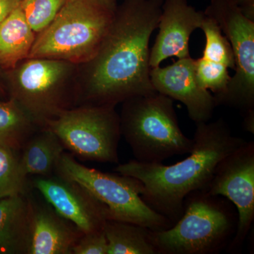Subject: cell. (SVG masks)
Masks as SVG:
<instances>
[{"instance_id":"obj_1","label":"cell","mask_w":254,"mask_h":254,"mask_svg":"<svg viewBox=\"0 0 254 254\" xmlns=\"http://www.w3.org/2000/svg\"><path fill=\"white\" fill-rule=\"evenodd\" d=\"M164 0H123L94 58L78 65L77 105H113L155 92L150 81V37Z\"/></svg>"},{"instance_id":"obj_2","label":"cell","mask_w":254,"mask_h":254,"mask_svg":"<svg viewBox=\"0 0 254 254\" xmlns=\"http://www.w3.org/2000/svg\"><path fill=\"white\" fill-rule=\"evenodd\" d=\"M193 145L188 156L172 165L130 160L115 172L141 182V194L150 208L175 224L181 218L185 198L191 192L205 190L218 163L247 141L233 136L220 118L213 123L196 124Z\"/></svg>"},{"instance_id":"obj_3","label":"cell","mask_w":254,"mask_h":254,"mask_svg":"<svg viewBox=\"0 0 254 254\" xmlns=\"http://www.w3.org/2000/svg\"><path fill=\"white\" fill-rule=\"evenodd\" d=\"M78 64L29 58L0 69L7 98L14 100L40 128L77 105Z\"/></svg>"},{"instance_id":"obj_4","label":"cell","mask_w":254,"mask_h":254,"mask_svg":"<svg viewBox=\"0 0 254 254\" xmlns=\"http://www.w3.org/2000/svg\"><path fill=\"white\" fill-rule=\"evenodd\" d=\"M118 0H67L49 26L36 35L29 58L83 64L99 51L113 25Z\"/></svg>"},{"instance_id":"obj_5","label":"cell","mask_w":254,"mask_h":254,"mask_svg":"<svg viewBox=\"0 0 254 254\" xmlns=\"http://www.w3.org/2000/svg\"><path fill=\"white\" fill-rule=\"evenodd\" d=\"M122 103L119 114L121 134L135 160L161 163L175 155L190 153L193 138L182 132L173 99L155 91L135 95Z\"/></svg>"},{"instance_id":"obj_6","label":"cell","mask_w":254,"mask_h":254,"mask_svg":"<svg viewBox=\"0 0 254 254\" xmlns=\"http://www.w3.org/2000/svg\"><path fill=\"white\" fill-rule=\"evenodd\" d=\"M229 202L204 190L185 198L181 218L167 230H150L157 254H214L229 245L237 226Z\"/></svg>"},{"instance_id":"obj_7","label":"cell","mask_w":254,"mask_h":254,"mask_svg":"<svg viewBox=\"0 0 254 254\" xmlns=\"http://www.w3.org/2000/svg\"><path fill=\"white\" fill-rule=\"evenodd\" d=\"M55 174L85 187L108 208L109 220L136 224L153 231L167 230L173 225L142 199L143 186L136 179L87 168L65 152Z\"/></svg>"},{"instance_id":"obj_8","label":"cell","mask_w":254,"mask_h":254,"mask_svg":"<svg viewBox=\"0 0 254 254\" xmlns=\"http://www.w3.org/2000/svg\"><path fill=\"white\" fill-rule=\"evenodd\" d=\"M113 105H79L50 120L43 128L53 132L65 149L88 161L118 163L121 138L120 115Z\"/></svg>"},{"instance_id":"obj_9","label":"cell","mask_w":254,"mask_h":254,"mask_svg":"<svg viewBox=\"0 0 254 254\" xmlns=\"http://www.w3.org/2000/svg\"><path fill=\"white\" fill-rule=\"evenodd\" d=\"M204 14L213 18L231 45L235 74L227 91L215 98L243 113H254V20L247 18L231 0H210Z\"/></svg>"},{"instance_id":"obj_10","label":"cell","mask_w":254,"mask_h":254,"mask_svg":"<svg viewBox=\"0 0 254 254\" xmlns=\"http://www.w3.org/2000/svg\"><path fill=\"white\" fill-rule=\"evenodd\" d=\"M204 190L236 207L238 221L228 250L241 252L254 220V142H246L222 159Z\"/></svg>"},{"instance_id":"obj_11","label":"cell","mask_w":254,"mask_h":254,"mask_svg":"<svg viewBox=\"0 0 254 254\" xmlns=\"http://www.w3.org/2000/svg\"><path fill=\"white\" fill-rule=\"evenodd\" d=\"M32 185L47 203L83 234L103 230L109 220L108 208L76 182L55 174L37 176Z\"/></svg>"},{"instance_id":"obj_12","label":"cell","mask_w":254,"mask_h":254,"mask_svg":"<svg viewBox=\"0 0 254 254\" xmlns=\"http://www.w3.org/2000/svg\"><path fill=\"white\" fill-rule=\"evenodd\" d=\"M150 78L155 91L186 106L189 118L195 125L208 123L213 117L216 102L213 95L198 83L191 57L179 59L165 67L152 68Z\"/></svg>"},{"instance_id":"obj_13","label":"cell","mask_w":254,"mask_h":254,"mask_svg":"<svg viewBox=\"0 0 254 254\" xmlns=\"http://www.w3.org/2000/svg\"><path fill=\"white\" fill-rule=\"evenodd\" d=\"M204 17V11L195 9L187 0H164L158 36L150 50V68L160 66L172 57L179 59L190 57V37L200 28Z\"/></svg>"},{"instance_id":"obj_14","label":"cell","mask_w":254,"mask_h":254,"mask_svg":"<svg viewBox=\"0 0 254 254\" xmlns=\"http://www.w3.org/2000/svg\"><path fill=\"white\" fill-rule=\"evenodd\" d=\"M31 200V244L28 254H72L73 247L83 232L49 203Z\"/></svg>"},{"instance_id":"obj_15","label":"cell","mask_w":254,"mask_h":254,"mask_svg":"<svg viewBox=\"0 0 254 254\" xmlns=\"http://www.w3.org/2000/svg\"><path fill=\"white\" fill-rule=\"evenodd\" d=\"M31 210L27 194L0 198V254H28Z\"/></svg>"},{"instance_id":"obj_16","label":"cell","mask_w":254,"mask_h":254,"mask_svg":"<svg viewBox=\"0 0 254 254\" xmlns=\"http://www.w3.org/2000/svg\"><path fill=\"white\" fill-rule=\"evenodd\" d=\"M36 33L21 6L0 23V69H9L29 57Z\"/></svg>"},{"instance_id":"obj_17","label":"cell","mask_w":254,"mask_h":254,"mask_svg":"<svg viewBox=\"0 0 254 254\" xmlns=\"http://www.w3.org/2000/svg\"><path fill=\"white\" fill-rule=\"evenodd\" d=\"M64 147L60 138L47 128H41L23 145L20 163L27 176L48 177L55 173V169Z\"/></svg>"},{"instance_id":"obj_18","label":"cell","mask_w":254,"mask_h":254,"mask_svg":"<svg viewBox=\"0 0 254 254\" xmlns=\"http://www.w3.org/2000/svg\"><path fill=\"white\" fill-rule=\"evenodd\" d=\"M103 230L108 240V254H157L147 227L108 220Z\"/></svg>"},{"instance_id":"obj_19","label":"cell","mask_w":254,"mask_h":254,"mask_svg":"<svg viewBox=\"0 0 254 254\" xmlns=\"http://www.w3.org/2000/svg\"><path fill=\"white\" fill-rule=\"evenodd\" d=\"M40 128L14 100H0L1 146L20 151Z\"/></svg>"},{"instance_id":"obj_20","label":"cell","mask_w":254,"mask_h":254,"mask_svg":"<svg viewBox=\"0 0 254 254\" xmlns=\"http://www.w3.org/2000/svg\"><path fill=\"white\" fill-rule=\"evenodd\" d=\"M27 193L28 176L18 151L0 145V198Z\"/></svg>"},{"instance_id":"obj_21","label":"cell","mask_w":254,"mask_h":254,"mask_svg":"<svg viewBox=\"0 0 254 254\" xmlns=\"http://www.w3.org/2000/svg\"><path fill=\"white\" fill-rule=\"evenodd\" d=\"M200 28L204 33L205 38L202 58L235 69V58L231 45L226 36L223 35L216 21L205 14Z\"/></svg>"},{"instance_id":"obj_22","label":"cell","mask_w":254,"mask_h":254,"mask_svg":"<svg viewBox=\"0 0 254 254\" xmlns=\"http://www.w3.org/2000/svg\"><path fill=\"white\" fill-rule=\"evenodd\" d=\"M67 0H21V6L26 21L37 34L53 22Z\"/></svg>"},{"instance_id":"obj_23","label":"cell","mask_w":254,"mask_h":254,"mask_svg":"<svg viewBox=\"0 0 254 254\" xmlns=\"http://www.w3.org/2000/svg\"><path fill=\"white\" fill-rule=\"evenodd\" d=\"M195 68L198 83L212 91L214 98H218L226 92L231 78L226 66L200 58L195 60Z\"/></svg>"},{"instance_id":"obj_24","label":"cell","mask_w":254,"mask_h":254,"mask_svg":"<svg viewBox=\"0 0 254 254\" xmlns=\"http://www.w3.org/2000/svg\"><path fill=\"white\" fill-rule=\"evenodd\" d=\"M104 230L83 234L72 249L73 254H108Z\"/></svg>"},{"instance_id":"obj_25","label":"cell","mask_w":254,"mask_h":254,"mask_svg":"<svg viewBox=\"0 0 254 254\" xmlns=\"http://www.w3.org/2000/svg\"><path fill=\"white\" fill-rule=\"evenodd\" d=\"M21 1V0H0V23L17 9Z\"/></svg>"},{"instance_id":"obj_26","label":"cell","mask_w":254,"mask_h":254,"mask_svg":"<svg viewBox=\"0 0 254 254\" xmlns=\"http://www.w3.org/2000/svg\"><path fill=\"white\" fill-rule=\"evenodd\" d=\"M247 18L254 20V0H231Z\"/></svg>"},{"instance_id":"obj_27","label":"cell","mask_w":254,"mask_h":254,"mask_svg":"<svg viewBox=\"0 0 254 254\" xmlns=\"http://www.w3.org/2000/svg\"><path fill=\"white\" fill-rule=\"evenodd\" d=\"M244 127L247 131L254 133V113L247 114L244 116Z\"/></svg>"},{"instance_id":"obj_28","label":"cell","mask_w":254,"mask_h":254,"mask_svg":"<svg viewBox=\"0 0 254 254\" xmlns=\"http://www.w3.org/2000/svg\"><path fill=\"white\" fill-rule=\"evenodd\" d=\"M7 99L6 91H5L4 85L0 78V100H4Z\"/></svg>"}]
</instances>
